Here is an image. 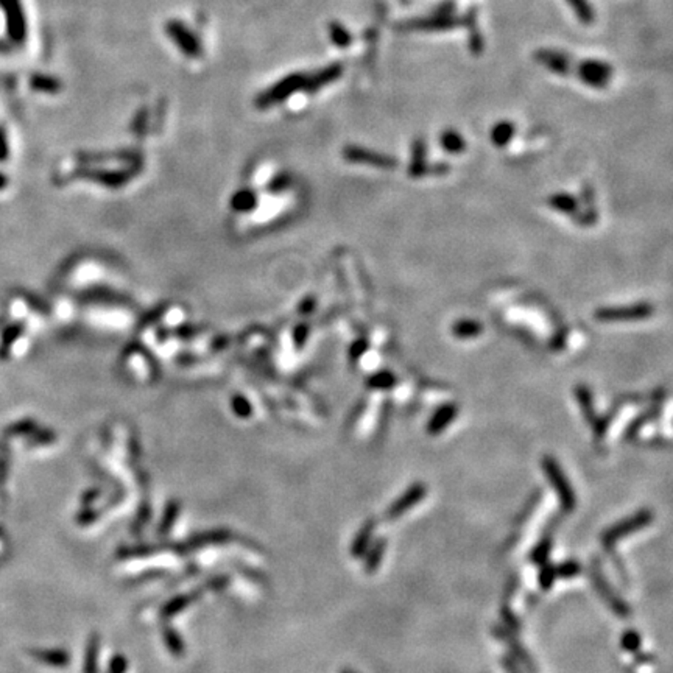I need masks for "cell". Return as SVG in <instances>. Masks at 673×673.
<instances>
[{
    "label": "cell",
    "instance_id": "cell-1",
    "mask_svg": "<svg viewBox=\"0 0 673 673\" xmlns=\"http://www.w3.org/2000/svg\"><path fill=\"white\" fill-rule=\"evenodd\" d=\"M541 467L549 483L552 485L556 497H558L560 506L564 513H572L576 508V495L574 486L570 485L569 479L564 474L558 460L552 455H544L541 461Z\"/></svg>",
    "mask_w": 673,
    "mask_h": 673
},
{
    "label": "cell",
    "instance_id": "cell-2",
    "mask_svg": "<svg viewBox=\"0 0 673 673\" xmlns=\"http://www.w3.org/2000/svg\"><path fill=\"white\" fill-rule=\"evenodd\" d=\"M589 576H591L592 586L595 589L601 600L605 601L606 606L610 608L613 614H616L620 619H628L631 616V606L626 604V601L620 597V595L614 591V588L610 585L606 575L604 572V567L597 558H594L591 561V566H589Z\"/></svg>",
    "mask_w": 673,
    "mask_h": 673
},
{
    "label": "cell",
    "instance_id": "cell-3",
    "mask_svg": "<svg viewBox=\"0 0 673 673\" xmlns=\"http://www.w3.org/2000/svg\"><path fill=\"white\" fill-rule=\"evenodd\" d=\"M653 519H655V515H653L651 510H647V508L639 510L634 513V515L622 519V521L611 525V527H608L604 533H601L600 541L606 550H611L619 541L624 540V538H628L630 535L636 533V531H640L645 527H649V525L653 522Z\"/></svg>",
    "mask_w": 673,
    "mask_h": 673
},
{
    "label": "cell",
    "instance_id": "cell-4",
    "mask_svg": "<svg viewBox=\"0 0 673 673\" xmlns=\"http://www.w3.org/2000/svg\"><path fill=\"white\" fill-rule=\"evenodd\" d=\"M396 30L399 31H444L463 27V16L455 15H432L429 17H413L397 22Z\"/></svg>",
    "mask_w": 673,
    "mask_h": 673
},
{
    "label": "cell",
    "instance_id": "cell-5",
    "mask_svg": "<svg viewBox=\"0 0 673 673\" xmlns=\"http://www.w3.org/2000/svg\"><path fill=\"white\" fill-rule=\"evenodd\" d=\"M653 315V306L649 303H638L630 306H613L601 307L595 310V318L599 322H638Z\"/></svg>",
    "mask_w": 673,
    "mask_h": 673
},
{
    "label": "cell",
    "instance_id": "cell-6",
    "mask_svg": "<svg viewBox=\"0 0 673 673\" xmlns=\"http://www.w3.org/2000/svg\"><path fill=\"white\" fill-rule=\"evenodd\" d=\"M492 634H495L496 639L502 640V642L508 647L510 656L515 658V661L519 665H522V667L529 673H540L538 665L533 661V658H531V655L527 651V649H525L521 640L517 639L515 631L508 630V628L504 625H496L492 628Z\"/></svg>",
    "mask_w": 673,
    "mask_h": 673
},
{
    "label": "cell",
    "instance_id": "cell-7",
    "mask_svg": "<svg viewBox=\"0 0 673 673\" xmlns=\"http://www.w3.org/2000/svg\"><path fill=\"white\" fill-rule=\"evenodd\" d=\"M427 496V485L421 482H415L408 486V488L402 492V495L396 499L392 505L388 506L385 511L387 521H396V519L402 517L408 510L415 508L416 505L424 501Z\"/></svg>",
    "mask_w": 673,
    "mask_h": 673
},
{
    "label": "cell",
    "instance_id": "cell-8",
    "mask_svg": "<svg viewBox=\"0 0 673 673\" xmlns=\"http://www.w3.org/2000/svg\"><path fill=\"white\" fill-rule=\"evenodd\" d=\"M576 76L588 86L604 89L613 76V67L600 60H585L576 66Z\"/></svg>",
    "mask_w": 673,
    "mask_h": 673
},
{
    "label": "cell",
    "instance_id": "cell-9",
    "mask_svg": "<svg viewBox=\"0 0 673 673\" xmlns=\"http://www.w3.org/2000/svg\"><path fill=\"white\" fill-rule=\"evenodd\" d=\"M344 156L349 161H354L358 164H367L371 167L377 169H394L397 165V161L390 155H382V153L369 151L367 149H360V147H348L344 150Z\"/></svg>",
    "mask_w": 673,
    "mask_h": 673
},
{
    "label": "cell",
    "instance_id": "cell-10",
    "mask_svg": "<svg viewBox=\"0 0 673 673\" xmlns=\"http://www.w3.org/2000/svg\"><path fill=\"white\" fill-rule=\"evenodd\" d=\"M535 60L558 75H569L574 72V60L560 50L540 49L536 50Z\"/></svg>",
    "mask_w": 673,
    "mask_h": 673
},
{
    "label": "cell",
    "instance_id": "cell-11",
    "mask_svg": "<svg viewBox=\"0 0 673 673\" xmlns=\"http://www.w3.org/2000/svg\"><path fill=\"white\" fill-rule=\"evenodd\" d=\"M458 407L455 404H444L437 412H435L427 424V432L431 435H438L452 424V421L457 418Z\"/></svg>",
    "mask_w": 673,
    "mask_h": 673
},
{
    "label": "cell",
    "instance_id": "cell-12",
    "mask_svg": "<svg viewBox=\"0 0 673 673\" xmlns=\"http://www.w3.org/2000/svg\"><path fill=\"white\" fill-rule=\"evenodd\" d=\"M463 27H466L467 31H470V38H467V46H470V52L474 56L482 55L483 49H485V41L482 38V33H480V30L477 27V10H476V6L467 10V13L463 16Z\"/></svg>",
    "mask_w": 673,
    "mask_h": 673
},
{
    "label": "cell",
    "instance_id": "cell-13",
    "mask_svg": "<svg viewBox=\"0 0 673 673\" xmlns=\"http://www.w3.org/2000/svg\"><path fill=\"white\" fill-rule=\"evenodd\" d=\"M376 527H377L376 519H368V521L362 525V529L357 531L354 541L351 544V555L354 556V558H362L365 552H367L369 544L374 540Z\"/></svg>",
    "mask_w": 673,
    "mask_h": 673
},
{
    "label": "cell",
    "instance_id": "cell-14",
    "mask_svg": "<svg viewBox=\"0 0 673 673\" xmlns=\"http://www.w3.org/2000/svg\"><path fill=\"white\" fill-rule=\"evenodd\" d=\"M388 547V541L385 538H376L373 542L369 544V547L365 552V570L368 574H374L379 566L382 564L383 556H385Z\"/></svg>",
    "mask_w": 673,
    "mask_h": 673
},
{
    "label": "cell",
    "instance_id": "cell-15",
    "mask_svg": "<svg viewBox=\"0 0 673 673\" xmlns=\"http://www.w3.org/2000/svg\"><path fill=\"white\" fill-rule=\"evenodd\" d=\"M483 332V324L477 322V319L471 318H463L455 322L452 326V334L457 338H476Z\"/></svg>",
    "mask_w": 673,
    "mask_h": 673
},
{
    "label": "cell",
    "instance_id": "cell-16",
    "mask_svg": "<svg viewBox=\"0 0 673 673\" xmlns=\"http://www.w3.org/2000/svg\"><path fill=\"white\" fill-rule=\"evenodd\" d=\"M554 549V538L552 535H544L540 542L531 549L530 552V563L535 564V566H541V564L547 563L550 558V554H552Z\"/></svg>",
    "mask_w": 673,
    "mask_h": 673
},
{
    "label": "cell",
    "instance_id": "cell-17",
    "mask_svg": "<svg viewBox=\"0 0 673 673\" xmlns=\"http://www.w3.org/2000/svg\"><path fill=\"white\" fill-rule=\"evenodd\" d=\"M31 655L52 667H66L69 664V655L64 650H31Z\"/></svg>",
    "mask_w": 673,
    "mask_h": 673
},
{
    "label": "cell",
    "instance_id": "cell-18",
    "mask_svg": "<svg viewBox=\"0 0 673 673\" xmlns=\"http://www.w3.org/2000/svg\"><path fill=\"white\" fill-rule=\"evenodd\" d=\"M515 131H516V128H515V124H513V122H510V120L497 122V124L492 126V130H491L492 144H495L496 147H505L513 139V136H515Z\"/></svg>",
    "mask_w": 673,
    "mask_h": 673
},
{
    "label": "cell",
    "instance_id": "cell-19",
    "mask_svg": "<svg viewBox=\"0 0 673 673\" xmlns=\"http://www.w3.org/2000/svg\"><path fill=\"white\" fill-rule=\"evenodd\" d=\"M575 393H576V399H579V406L581 408V413L583 416H585V419L591 422V424H594V421H595V410H594V401H592V394L591 392L586 387H583L580 385L579 388L575 390Z\"/></svg>",
    "mask_w": 673,
    "mask_h": 673
},
{
    "label": "cell",
    "instance_id": "cell-20",
    "mask_svg": "<svg viewBox=\"0 0 673 673\" xmlns=\"http://www.w3.org/2000/svg\"><path fill=\"white\" fill-rule=\"evenodd\" d=\"M424 164H426V145L422 140H416L413 144V158L412 164L408 167L410 176H421L424 173Z\"/></svg>",
    "mask_w": 673,
    "mask_h": 673
},
{
    "label": "cell",
    "instance_id": "cell-21",
    "mask_svg": "<svg viewBox=\"0 0 673 673\" xmlns=\"http://www.w3.org/2000/svg\"><path fill=\"white\" fill-rule=\"evenodd\" d=\"M440 142H441V145H443V149L447 153H461V151H465V147H466L463 136H461V134L457 133L455 130L443 131V134H441Z\"/></svg>",
    "mask_w": 673,
    "mask_h": 673
},
{
    "label": "cell",
    "instance_id": "cell-22",
    "mask_svg": "<svg viewBox=\"0 0 673 673\" xmlns=\"http://www.w3.org/2000/svg\"><path fill=\"white\" fill-rule=\"evenodd\" d=\"M567 3L570 5V8L574 10L575 16L579 17V21L585 25H591L595 19V13L592 5L588 2V0H567Z\"/></svg>",
    "mask_w": 673,
    "mask_h": 673
},
{
    "label": "cell",
    "instance_id": "cell-23",
    "mask_svg": "<svg viewBox=\"0 0 673 673\" xmlns=\"http://www.w3.org/2000/svg\"><path fill=\"white\" fill-rule=\"evenodd\" d=\"M558 580V576H556V569H555V564L552 563H544L541 564V569H540V574H538V585H540L541 588V591L544 592H549L550 589L554 588L555 585V581Z\"/></svg>",
    "mask_w": 673,
    "mask_h": 673
},
{
    "label": "cell",
    "instance_id": "cell-24",
    "mask_svg": "<svg viewBox=\"0 0 673 673\" xmlns=\"http://www.w3.org/2000/svg\"><path fill=\"white\" fill-rule=\"evenodd\" d=\"M620 647L622 650H625L628 653H639L640 647H642V638H640L639 631L630 628V630L622 633Z\"/></svg>",
    "mask_w": 673,
    "mask_h": 673
},
{
    "label": "cell",
    "instance_id": "cell-25",
    "mask_svg": "<svg viewBox=\"0 0 673 673\" xmlns=\"http://www.w3.org/2000/svg\"><path fill=\"white\" fill-rule=\"evenodd\" d=\"M556 569V576L563 580H572L576 579L581 574V564L576 560H566L560 563L558 566H555Z\"/></svg>",
    "mask_w": 673,
    "mask_h": 673
},
{
    "label": "cell",
    "instance_id": "cell-26",
    "mask_svg": "<svg viewBox=\"0 0 673 673\" xmlns=\"http://www.w3.org/2000/svg\"><path fill=\"white\" fill-rule=\"evenodd\" d=\"M550 206L555 208L556 210H561L564 214H572L576 209V201L574 197H570L567 194H556L554 197H550Z\"/></svg>",
    "mask_w": 673,
    "mask_h": 673
},
{
    "label": "cell",
    "instance_id": "cell-27",
    "mask_svg": "<svg viewBox=\"0 0 673 673\" xmlns=\"http://www.w3.org/2000/svg\"><path fill=\"white\" fill-rule=\"evenodd\" d=\"M21 332H22V324L21 323L11 324L3 331L2 343H0V356H2V357L6 356V352L10 351V346L16 342L19 335H21Z\"/></svg>",
    "mask_w": 673,
    "mask_h": 673
},
{
    "label": "cell",
    "instance_id": "cell-28",
    "mask_svg": "<svg viewBox=\"0 0 673 673\" xmlns=\"http://www.w3.org/2000/svg\"><path fill=\"white\" fill-rule=\"evenodd\" d=\"M396 383V377L390 371H381V373L374 374L368 381V387L374 390H390L393 388Z\"/></svg>",
    "mask_w": 673,
    "mask_h": 673
},
{
    "label": "cell",
    "instance_id": "cell-29",
    "mask_svg": "<svg viewBox=\"0 0 673 673\" xmlns=\"http://www.w3.org/2000/svg\"><path fill=\"white\" fill-rule=\"evenodd\" d=\"M35 429H36V426H35L33 421L24 419V421H19V422H16V424H13V426L6 429V435H8V437H24V435L33 433Z\"/></svg>",
    "mask_w": 673,
    "mask_h": 673
},
{
    "label": "cell",
    "instance_id": "cell-30",
    "mask_svg": "<svg viewBox=\"0 0 673 673\" xmlns=\"http://www.w3.org/2000/svg\"><path fill=\"white\" fill-rule=\"evenodd\" d=\"M501 616H502V622H504V626L508 628V630L511 631H515V633H519L521 631V620L517 619V616L515 613H513L511 608L508 605H504L502 606V610H501Z\"/></svg>",
    "mask_w": 673,
    "mask_h": 673
},
{
    "label": "cell",
    "instance_id": "cell-31",
    "mask_svg": "<svg viewBox=\"0 0 673 673\" xmlns=\"http://www.w3.org/2000/svg\"><path fill=\"white\" fill-rule=\"evenodd\" d=\"M10 455H8V447L5 444L0 447V488H3L6 477H8V467H10Z\"/></svg>",
    "mask_w": 673,
    "mask_h": 673
},
{
    "label": "cell",
    "instance_id": "cell-32",
    "mask_svg": "<svg viewBox=\"0 0 673 673\" xmlns=\"http://www.w3.org/2000/svg\"><path fill=\"white\" fill-rule=\"evenodd\" d=\"M95 655H97V639H92L86 653V673H95Z\"/></svg>",
    "mask_w": 673,
    "mask_h": 673
},
{
    "label": "cell",
    "instance_id": "cell-33",
    "mask_svg": "<svg viewBox=\"0 0 673 673\" xmlns=\"http://www.w3.org/2000/svg\"><path fill=\"white\" fill-rule=\"evenodd\" d=\"M501 664H502V667H504L505 673H524L522 669H521V665H519L515 661V658L510 656V655L502 656L501 658Z\"/></svg>",
    "mask_w": 673,
    "mask_h": 673
},
{
    "label": "cell",
    "instance_id": "cell-34",
    "mask_svg": "<svg viewBox=\"0 0 673 673\" xmlns=\"http://www.w3.org/2000/svg\"><path fill=\"white\" fill-rule=\"evenodd\" d=\"M332 36H334V41L338 44V46H348L351 42V36L348 31L343 30L342 27H338V25H335V27L332 28Z\"/></svg>",
    "mask_w": 673,
    "mask_h": 673
},
{
    "label": "cell",
    "instance_id": "cell-35",
    "mask_svg": "<svg viewBox=\"0 0 673 673\" xmlns=\"http://www.w3.org/2000/svg\"><path fill=\"white\" fill-rule=\"evenodd\" d=\"M53 441V433L49 431H42L35 433V437H31L30 444H49Z\"/></svg>",
    "mask_w": 673,
    "mask_h": 673
},
{
    "label": "cell",
    "instance_id": "cell-36",
    "mask_svg": "<svg viewBox=\"0 0 673 673\" xmlns=\"http://www.w3.org/2000/svg\"><path fill=\"white\" fill-rule=\"evenodd\" d=\"M455 8H457V6H455L454 0H446V2L437 6V10H435L433 15H454Z\"/></svg>",
    "mask_w": 673,
    "mask_h": 673
},
{
    "label": "cell",
    "instance_id": "cell-37",
    "mask_svg": "<svg viewBox=\"0 0 673 673\" xmlns=\"http://www.w3.org/2000/svg\"><path fill=\"white\" fill-rule=\"evenodd\" d=\"M8 158V144H6V138L2 128H0V161H5Z\"/></svg>",
    "mask_w": 673,
    "mask_h": 673
},
{
    "label": "cell",
    "instance_id": "cell-38",
    "mask_svg": "<svg viewBox=\"0 0 673 673\" xmlns=\"http://www.w3.org/2000/svg\"><path fill=\"white\" fill-rule=\"evenodd\" d=\"M6 183H8V181H6V178L2 175V173H0V190H2L5 188Z\"/></svg>",
    "mask_w": 673,
    "mask_h": 673
},
{
    "label": "cell",
    "instance_id": "cell-39",
    "mask_svg": "<svg viewBox=\"0 0 673 673\" xmlns=\"http://www.w3.org/2000/svg\"><path fill=\"white\" fill-rule=\"evenodd\" d=\"M343 673H356V672H352V670H344Z\"/></svg>",
    "mask_w": 673,
    "mask_h": 673
},
{
    "label": "cell",
    "instance_id": "cell-40",
    "mask_svg": "<svg viewBox=\"0 0 673 673\" xmlns=\"http://www.w3.org/2000/svg\"><path fill=\"white\" fill-rule=\"evenodd\" d=\"M402 3H407V0H402Z\"/></svg>",
    "mask_w": 673,
    "mask_h": 673
}]
</instances>
